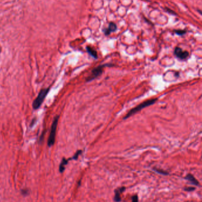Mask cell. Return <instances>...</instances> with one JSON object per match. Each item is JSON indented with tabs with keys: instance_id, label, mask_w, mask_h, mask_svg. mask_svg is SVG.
Returning a JSON list of instances; mask_svg holds the SVG:
<instances>
[{
	"instance_id": "cell-1",
	"label": "cell",
	"mask_w": 202,
	"mask_h": 202,
	"mask_svg": "<svg viewBox=\"0 0 202 202\" xmlns=\"http://www.w3.org/2000/svg\"><path fill=\"white\" fill-rule=\"evenodd\" d=\"M157 99H149V100H148V101H144L142 103H141L140 104L138 105L137 107H135L133 109H132L126 115V116L124 117V119H126L128 118H129L131 116H132L133 115H134L135 113H137L138 112L140 111L141 109L146 108V107H148L149 106H150V105H153L154 103L156 102Z\"/></svg>"
},
{
	"instance_id": "cell-2",
	"label": "cell",
	"mask_w": 202,
	"mask_h": 202,
	"mask_svg": "<svg viewBox=\"0 0 202 202\" xmlns=\"http://www.w3.org/2000/svg\"><path fill=\"white\" fill-rule=\"evenodd\" d=\"M59 118V116L57 115L55 118L53 122H52V124L51 126L50 133V135H49L48 141V145L49 147L53 145L55 143V141L56 128H57V126H58Z\"/></svg>"
},
{
	"instance_id": "cell-3",
	"label": "cell",
	"mask_w": 202,
	"mask_h": 202,
	"mask_svg": "<svg viewBox=\"0 0 202 202\" xmlns=\"http://www.w3.org/2000/svg\"><path fill=\"white\" fill-rule=\"evenodd\" d=\"M49 91V88L43 89L40 91L37 98L35 99L33 102V108L34 109L36 110L40 108L41 105L45 100L46 95H48Z\"/></svg>"
},
{
	"instance_id": "cell-4",
	"label": "cell",
	"mask_w": 202,
	"mask_h": 202,
	"mask_svg": "<svg viewBox=\"0 0 202 202\" xmlns=\"http://www.w3.org/2000/svg\"><path fill=\"white\" fill-rule=\"evenodd\" d=\"M111 65H108V64H105V65H102L100 66H99L98 67H96L94 69L92 70V71L91 72V74L89 76H88L87 78V82H90L93 80H94V79L97 78V77L100 76L102 73L104 68L106 66H111Z\"/></svg>"
},
{
	"instance_id": "cell-5",
	"label": "cell",
	"mask_w": 202,
	"mask_h": 202,
	"mask_svg": "<svg viewBox=\"0 0 202 202\" xmlns=\"http://www.w3.org/2000/svg\"><path fill=\"white\" fill-rule=\"evenodd\" d=\"M174 55L180 59H185L188 57L189 53L187 51L183 50L180 47H176L174 50Z\"/></svg>"
},
{
	"instance_id": "cell-6",
	"label": "cell",
	"mask_w": 202,
	"mask_h": 202,
	"mask_svg": "<svg viewBox=\"0 0 202 202\" xmlns=\"http://www.w3.org/2000/svg\"><path fill=\"white\" fill-rule=\"evenodd\" d=\"M125 190H126V187H120L119 189H116L115 190V197H114V200H115L116 202L121 201V197H120V194L123 191H125Z\"/></svg>"
},
{
	"instance_id": "cell-7",
	"label": "cell",
	"mask_w": 202,
	"mask_h": 202,
	"mask_svg": "<svg viewBox=\"0 0 202 202\" xmlns=\"http://www.w3.org/2000/svg\"><path fill=\"white\" fill-rule=\"evenodd\" d=\"M117 30V25L116 24H115L114 23H110L109 24V27L104 29L103 30V32L105 34V35H106V36H109V35L111 33V32H115Z\"/></svg>"
},
{
	"instance_id": "cell-8",
	"label": "cell",
	"mask_w": 202,
	"mask_h": 202,
	"mask_svg": "<svg viewBox=\"0 0 202 202\" xmlns=\"http://www.w3.org/2000/svg\"><path fill=\"white\" fill-rule=\"evenodd\" d=\"M185 179L189 180L192 184L195 186H199V181L195 178V177L191 174H189L186 175Z\"/></svg>"
},
{
	"instance_id": "cell-9",
	"label": "cell",
	"mask_w": 202,
	"mask_h": 202,
	"mask_svg": "<svg viewBox=\"0 0 202 202\" xmlns=\"http://www.w3.org/2000/svg\"><path fill=\"white\" fill-rule=\"evenodd\" d=\"M72 160V158H70L69 159H63L62 162H61L60 165H59V171L60 173H63L64 171L65 170V165L68 164V161L69 160Z\"/></svg>"
},
{
	"instance_id": "cell-10",
	"label": "cell",
	"mask_w": 202,
	"mask_h": 202,
	"mask_svg": "<svg viewBox=\"0 0 202 202\" xmlns=\"http://www.w3.org/2000/svg\"><path fill=\"white\" fill-rule=\"evenodd\" d=\"M87 50L88 51V53L94 58L95 59H97L98 56H97V51L93 49V48H91L90 46H87Z\"/></svg>"
},
{
	"instance_id": "cell-11",
	"label": "cell",
	"mask_w": 202,
	"mask_h": 202,
	"mask_svg": "<svg viewBox=\"0 0 202 202\" xmlns=\"http://www.w3.org/2000/svg\"><path fill=\"white\" fill-rule=\"evenodd\" d=\"M154 171H155L157 173H159L160 174H162V175H168V173L167 172H166V171H162L161 170H159V169H154Z\"/></svg>"
},
{
	"instance_id": "cell-12",
	"label": "cell",
	"mask_w": 202,
	"mask_h": 202,
	"mask_svg": "<svg viewBox=\"0 0 202 202\" xmlns=\"http://www.w3.org/2000/svg\"><path fill=\"white\" fill-rule=\"evenodd\" d=\"M81 153H82V150H78V151L75 154V155L72 157V160H77L78 157H79V155H80Z\"/></svg>"
},
{
	"instance_id": "cell-13",
	"label": "cell",
	"mask_w": 202,
	"mask_h": 202,
	"mask_svg": "<svg viewBox=\"0 0 202 202\" xmlns=\"http://www.w3.org/2000/svg\"><path fill=\"white\" fill-rule=\"evenodd\" d=\"M175 33L178 35H180V36H182V35L186 33V31L183 30H175Z\"/></svg>"
},
{
	"instance_id": "cell-14",
	"label": "cell",
	"mask_w": 202,
	"mask_h": 202,
	"mask_svg": "<svg viewBox=\"0 0 202 202\" xmlns=\"http://www.w3.org/2000/svg\"><path fill=\"white\" fill-rule=\"evenodd\" d=\"M132 202H138V196L137 195L132 197Z\"/></svg>"
},
{
	"instance_id": "cell-15",
	"label": "cell",
	"mask_w": 202,
	"mask_h": 202,
	"mask_svg": "<svg viewBox=\"0 0 202 202\" xmlns=\"http://www.w3.org/2000/svg\"><path fill=\"white\" fill-rule=\"evenodd\" d=\"M195 190V187H186V188L184 189V190L187 191H194Z\"/></svg>"
}]
</instances>
